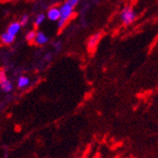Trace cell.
<instances>
[{"instance_id": "1", "label": "cell", "mask_w": 158, "mask_h": 158, "mask_svg": "<svg viewBox=\"0 0 158 158\" xmlns=\"http://www.w3.org/2000/svg\"><path fill=\"white\" fill-rule=\"evenodd\" d=\"M78 2H79V0H67L60 9L61 15H60V19H59V24H58L60 29H62L65 27L66 22L69 20L70 16L72 15L73 10L77 6Z\"/></svg>"}, {"instance_id": "2", "label": "cell", "mask_w": 158, "mask_h": 158, "mask_svg": "<svg viewBox=\"0 0 158 158\" xmlns=\"http://www.w3.org/2000/svg\"><path fill=\"white\" fill-rule=\"evenodd\" d=\"M121 18H122L125 25H129V24L133 23V20L135 19V13L133 12V10L131 8L126 7L121 12Z\"/></svg>"}, {"instance_id": "3", "label": "cell", "mask_w": 158, "mask_h": 158, "mask_svg": "<svg viewBox=\"0 0 158 158\" xmlns=\"http://www.w3.org/2000/svg\"><path fill=\"white\" fill-rule=\"evenodd\" d=\"M101 37H102V33L101 32H98V33H97V34H95V35L90 37L89 41L87 43V47H88V50L90 52H92V51H94L96 49L98 42H100V40H101Z\"/></svg>"}, {"instance_id": "4", "label": "cell", "mask_w": 158, "mask_h": 158, "mask_svg": "<svg viewBox=\"0 0 158 158\" xmlns=\"http://www.w3.org/2000/svg\"><path fill=\"white\" fill-rule=\"evenodd\" d=\"M34 41L37 44L39 45H43V44H46L47 42H48V38L43 33V32H37L36 33V36H35V39Z\"/></svg>"}, {"instance_id": "5", "label": "cell", "mask_w": 158, "mask_h": 158, "mask_svg": "<svg viewBox=\"0 0 158 158\" xmlns=\"http://www.w3.org/2000/svg\"><path fill=\"white\" fill-rule=\"evenodd\" d=\"M60 10L57 9V8H52L48 10V13H47V17L49 20L51 21H57V20L60 19Z\"/></svg>"}, {"instance_id": "6", "label": "cell", "mask_w": 158, "mask_h": 158, "mask_svg": "<svg viewBox=\"0 0 158 158\" xmlns=\"http://www.w3.org/2000/svg\"><path fill=\"white\" fill-rule=\"evenodd\" d=\"M14 39H15V36H13V35H11V34H10L8 32L3 33L1 35V41L5 44H12L13 41H14Z\"/></svg>"}, {"instance_id": "7", "label": "cell", "mask_w": 158, "mask_h": 158, "mask_svg": "<svg viewBox=\"0 0 158 158\" xmlns=\"http://www.w3.org/2000/svg\"><path fill=\"white\" fill-rule=\"evenodd\" d=\"M21 27H22V26L20 25V23H18V22L12 23V24L8 27V33H10V34L15 36V35L18 33V31L20 30Z\"/></svg>"}, {"instance_id": "8", "label": "cell", "mask_w": 158, "mask_h": 158, "mask_svg": "<svg viewBox=\"0 0 158 158\" xmlns=\"http://www.w3.org/2000/svg\"><path fill=\"white\" fill-rule=\"evenodd\" d=\"M0 87H1V89L5 92H10L12 89V84L10 80H8V79H6V80L3 81L2 83H0Z\"/></svg>"}, {"instance_id": "9", "label": "cell", "mask_w": 158, "mask_h": 158, "mask_svg": "<svg viewBox=\"0 0 158 158\" xmlns=\"http://www.w3.org/2000/svg\"><path fill=\"white\" fill-rule=\"evenodd\" d=\"M29 78H28V77H26V76H21V77H19V79H18V83H17V85H18V88L22 89V88L27 87V86L29 85Z\"/></svg>"}, {"instance_id": "10", "label": "cell", "mask_w": 158, "mask_h": 158, "mask_svg": "<svg viewBox=\"0 0 158 158\" xmlns=\"http://www.w3.org/2000/svg\"><path fill=\"white\" fill-rule=\"evenodd\" d=\"M45 18H46V16H45L44 14H39V15L37 16L36 20H35V24H36V26L41 25V24L45 21Z\"/></svg>"}, {"instance_id": "11", "label": "cell", "mask_w": 158, "mask_h": 158, "mask_svg": "<svg viewBox=\"0 0 158 158\" xmlns=\"http://www.w3.org/2000/svg\"><path fill=\"white\" fill-rule=\"evenodd\" d=\"M35 36H36V32L35 31H30L27 35V40L29 43H32L34 41V39H35Z\"/></svg>"}, {"instance_id": "12", "label": "cell", "mask_w": 158, "mask_h": 158, "mask_svg": "<svg viewBox=\"0 0 158 158\" xmlns=\"http://www.w3.org/2000/svg\"><path fill=\"white\" fill-rule=\"evenodd\" d=\"M6 79H7V76H6L5 72L2 69H0V83H2L3 81H5Z\"/></svg>"}, {"instance_id": "13", "label": "cell", "mask_w": 158, "mask_h": 158, "mask_svg": "<svg viewBox=\"0 0 158 158\" xmlns=\"http://www.w3.org/2000/svg\"><path fill=\"white\" fill-rule=\"evenodd\" d=\"M29 21V16L28 15H24L22 18H21V21H20V25L21 26H25Z\"/></svg>"}, {"instance_id": "14", "label": "cell", "mask_w": 158, "mask_h": 158, "mask_svg": "<svg viewBox=\"0 0 158 158\" xmlns=\"http://www.w3.org/2000/svg\"><path fill=\"white\" fill-rule=\"evenodd\" d=\"M53 45H54V47H55V48L59 49V48L61 47V45H62V43H61V42H56V43H54V44H53Z\"/></svg>"}]
</instances>
